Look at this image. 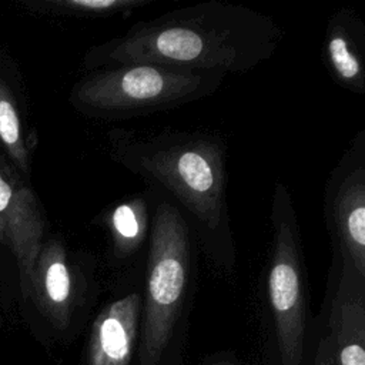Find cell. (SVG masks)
<instances>
[{"instance_id": "obj_1", "label": "cell", "mask_w": 365, "mask_h": 365, "mask_svg": "<svg viewBox=\"0 0 365 365\" xmlns=\"http://www.w3.org/2000/svg\"><path fill=\"white\" fill-rule=\"evenodd\" d=\"M282 37L271 16L208 0L134 23L121 36L91 46L83 64L90 71L150 63L241 74L271 58Z\"/></svg>"}, {"instance_id": "obj_2", "label": "cell", "mask_w": 365, "mask_h": 365, "mask_svg": "<svg viewBox=\"0 0 365 365\" xmlns=\"http://www.w3.org/2000/svg\"><path fill=\"white\" fill-rule=\"evenodd\" d=\"M111 160L173 198L210 259L218 268L235 262L227 202V150L202 131L163 128L107 131Z\"/></svg>"}, {"instance_id": "obj_3", "label": "cell", "mask_w": 365, "mask_h": 365, "mask_svg": "<svg viewBox=\"0 0 365 365\" xmlns=\"http://www.w3.org/2000/svg\"><path fill=\"white\" fill-rule=\"evenodd\" d=\"M225 74L163 64L133 63L90 71L71 88L84 115L124 120L175 108L217 91Z\"/></svg>"}, {"instance_id": "obj_4", "label": "cell", "mask_w": 365, "mask_h": 365, "mask_svg": "<svg viewBox=\"0 0 365 365\" xmlns=\"http://www.w3.org/2000/svg\"><path fill=\"white\" fill-rule=\"evenodd\" d=\"M147 251L140 361L155 365L181 315L195 262L191 225L167 198L153 205Z\"/></svg>"}, {"instance_id": "obj_5", "label": "cell", "mask_w": 365, "mask_h": 365, "mask_svg": "<svg viewBox=\"0 0 365 365\" xmlns=\"http://www.w3.org/2000/svg\"><path fill=\"white\" fill-rule=\"evenodd\" d=\"M272 241L267 295L282 365H301L307 327L308 287L297 212L288 188L277 182L271 202Z\"/></svg>"}, {"instance_id": "obj_6", "label": "cell", "mask_w": 365, "mask_h": 365, "mask_svg": "<svg viewBox=\"0 0 365 365\" xmlns=\"http://www.w3.org/2000/svg\"><path fill=\"white\" fill-rule=\"evenodd\" d=\"M324 211L334 254L365 275V130L331 171Z\"/></svg>"}, {"instance_id": "obj_7", "label": "cell", "mask_w": 365, "mask_h": 365, "mask_svg": "<svg viewBox=\"0 0 365 365\" xmlns=\"http://www.w3.org/2000/svg\"><path fill=\"white\" fill-rule=\"evenodd\" d=\"M93 287L94 261L91 257L71 255L57 241L46 247L36 275V299L57 329H66L70 325Z\"/></svg>"}, {"instance_id": "obj_8", "label": "cell", "mask_w": 365, "mask_h": 365, "mask_svg": "<svg viewBox=\"0 0 365 365\" xmlns=\"http://www.w3.org/2000/svg\"><path fill=\"white\" fill-rule=\"evenodd\" d=\"M328 325L336 365H365V275L332 254Z\"/></svg>"}, {"instance_id": "obj_9", "label": "cell", "mask_w": 365, "mask_h": 365, "mask_svg": "<svg viewBox=\"0 0 365 365\" xmlns=\"http://www.w3.org/2000/svg\"><path fill=\"white\" fill-rule=\"evenodd\" d=\"M141 305V292L131 291L110 301L98 312L90 332L88 365H130Z\"/></svg>"}, {"instance_id": "obj_10", "label": "cell", "mask_w": 365, "mask_h": 365, "mask_svg": "<svg viewBox=\"0 0 365 365\" xmlns=\"http://www.w3.org/2000/svg\"><path fill=\"white\" fill-rule=\"evenodd\" d=\"M322 60L332 80L342 88L365 93V23L352 9H339L328 20Z\"/></svg>"}, {"instance_id": "obj_11", "label": "cell", "mask_w": 365, "mask_h": 365, "mask_svg": "<svg viewBox=\"0 0 365 365\" xmlns=\"http://www.w3.org/2000/svg\"><path fill=\"white\" fill-rule=\"evenodd\" d=\"M153 207L145 195L127 197L97 215L108 235V261L111 267H124L148 244Z\"/></svg>"}, {"instance_id": "obj_12", "label": "cell", "mask_w": 365, "mask_h": 365, "mask_svg": "<svg viewBox=\"0 0 365 365\" xmlns=\"http://www.w3.org/2000/svg\"><path fill=\"white\" fill-rule=\"evenodd\" d=\"M153 0H56L50 6L56 11L91 19L130 16L135 10L148 6Z\"/></svg>"}, {"instance_id": "obj_13", "label": "cell", "mask_w": 365, "mask_h": 365, "mask_svg": "<svg viewBox=\"0 0 365 365\" xmlns=\"http://www.w3.org/2000/svg\"><path fill=\"white\" fill-rule=\"evenodd\" d=\"M0 138L9 145L20 165L26 167V150L23 145L19 115L13 104L3 97H0Z\"/></svg>"}, {"instance_id": "obj_14", "label": "cell", "mask_w": 365, "mask_h": 365, "mask_svg": "<svg viewBox=\"0 0 365 365\" xmlns=\"http://www.w3.org/2000/svg\"><path fill=\"white\" fill-rule=\"evenodd\" d=\"M314 365H336L334 344H332L329 335L324 336L321 339V342L318 344Z\"/></svg>"}, {"instance_id": "obj_15", "label": "cell", "mask_w": 365, "mask_h": 365, "mask_svg": "<svg viewBox=\"0 0 365 365\" xmlns=\"http://www.w3.org/2000/svg\"><path fill=\"white\" fill-rule=\"evenodd\" d=\"M11 200H13V188L10 187L9 181L0 174V214L6 211Z\"/></svg>"}, {"instance_id": "obj_16", "label": "cell", "mask_w": 365, "mask_h": 365, "mask_svg": "<svg viewBox=\"0 0 365 365\" xmlns=\"http://www.w3.org/2000/svg\"><path fill=\"white\" fill-rule=\"evenodd\" d=\"M212 365H228V364H225V362H218V364H212Z\"/></svg>"}]
</instances>
